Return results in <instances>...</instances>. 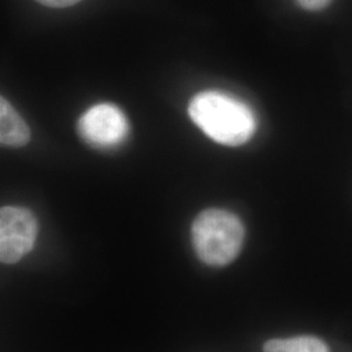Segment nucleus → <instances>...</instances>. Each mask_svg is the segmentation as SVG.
<instances>
[{"instance_id":"f257e3e1","label":"nucleus","mask_w":352,"mask_h":352,"mask_svg":"<svg viewBox=\"0 0 352 352\" xmlns=\"http://www.w3.org/2000/svg\"><path fill=\"white\" fill-rule=\"evenodd\" d=\"M192 122L210 139L227 146H240L251 140L256 118L251 109L225 93L206 90L189 103Z\"/></svg>"},{"instance_id":"f03ea898","label":"nucleus","mask_w":352,"mask_h":352,"mask_svg":"<svg viewBox=\"0 0 352 352\" xmlns=\"http://www.w3.org/2000/svg\"><path fill=\"white\" fill-rule=\"evenodd\" d=\"M245 228L236 214L210 208L192 223V244L197 257L209 266H227L239 256Z\"/></svg>"},{"instance_id":"7ed1b4c3","label":"nucleus","mask_w":352,"mask_h":352,"mask_svg":"<svg viewBox=\"0 0 352 352\" xmlns=\"http://www.w3.org/2000/svg\"><path fill=\"white\" fill-rule=\"evenodd\" d=\"M80 138L97 149H111L126 141L129 123L124 113L111 103H100L81 115L77 123Z\"/></svg>"},{"instance_id":"20e7f679","label":"nucleus","mask_w":352,"mask_h":352,"mask_svg":"<svg viewBox=\"0 0 352 352\" xmlns=\"http://www.w3.org/2000/svg\"><path fill=\"white\" fill-rule=\"evenodd\" d=\"M38 235L34 214L21 206H3L0 210V260L19 263L33 250Z\"/></svg>"},{"instance_id":"39448f33","label":"nucleus","mask_w":352,"mask_h":352,"mask_svg":"<svg viewBox=\"0 0 352 352\" xmlns=\"http://www.w3.org/2000/svg\"><path fill=\"white\" fill-rule=\"evenodd\" d=\"M30 140V131L24 119L16 113L11 103L0 100V141L6 146L21 148Z\"/></svg>"},{"instance_id":"423d86ee","label":"nucleus","mask_w":352,"mask_h":352,"mask_svg":"<svg viewBox=\"0 0 352 352\" xmlns=\"http://www.w3.org/2000/svg\"><path fill=\"white\" fill-rule=\"evenodd\" d=\"M264 352H330L324 340L315 336H296L265 342Z\"/></svg>"},{"instance_id":"0eeeda50","label":"nucleus","mask_w":352,"mask_h":352,"mask_svg":"<svg viewBox=\"0 0 352 352\" xmlns=\"http://www.w3.org/2000/svg\"><path fill=\"white\" fill-rule=\"evenodd\" d=\"M298 4L307 11H321L327 8L333 0H296Z\"/></svg>"},{"instance_id":"6e6552de","label":"nucleus","mask_w":352,"mask_h":352,"mask_svg":"<svg viewBox=\"0 0 352 352\" xmlns=\"http://www.w3.org/2000/svg\"><path fill=\"white\" fill-rule=\"evenodd\" d=\"M39 4L51 7V8H65V7H72L81 0H36Z\"/></svg>"}]
</instances>
